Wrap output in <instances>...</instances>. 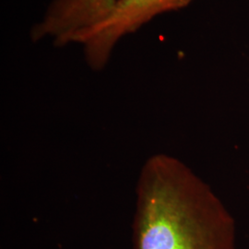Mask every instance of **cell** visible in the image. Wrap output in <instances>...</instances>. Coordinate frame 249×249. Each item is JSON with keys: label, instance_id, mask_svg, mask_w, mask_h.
<instances>
[{"label": "cell", "instance_id": "6da1fadb", "mask_svg": "<svg viewBox=\"0 0 249 249\" xmlns=\"http://www.w3.org/2000/svg\"><path fill=\"white\" fill-rule=\"evenodd\" d=\"M133 244L134 249H235L236 222L184 161L157 153L138 178Z\"/></svg>", "mask_w": 249, "mask_h": 249}, {"label": "cell", "instance_id": "7a4b0ae2", "mask_svg": "<svg viewBox=\"0 0 249 249\" xmlns=\"http://www.w3.org/2000/svg\"><path fill=\"white\" fill-rule=\"evenodd\" d=\"M194 0H117L107 16L81 32L72 44L80 45L85 62L94 71L107 66L118 42L160 14L184 9Z\"/></svg>", "mask_w": 249, "mask_h": 249}, {"label": "cell", "instance_id": "3957f363", "mask_svg": "<svg viewBox=\"0 0 249 249\" xmlns=\"http://www.w3.org/2000/svg\"><path fill=\"white\" fill-rule=\"evenodd\" d=\"M117 0H51L31 29L34 43L50 40L54 46L72 45L73 39L105 18Z\"/></svg>", "mask_w": 249, "mask_h": 249}]
</instances>
